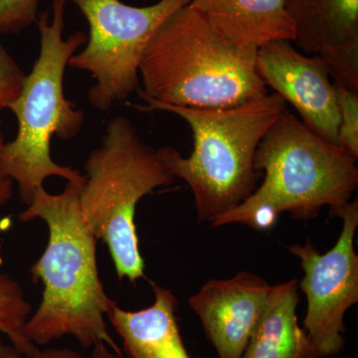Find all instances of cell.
<instances>
[{"label":"cell","instance_id":"obj_5","mask_svg":"<svg viewBox=\"0 0 358 358\" xmlns=\"http://www.w3.org/2000/svg\"><path fill=\"white\" fill-rule=\"evenodd\" d=\"M357 159L341 145L324 141L288 110L261 141L254 169L264 174L251 196L209 221L212 227L246 223L259 208L310 220L322 207L331 210L350 202L358 186Z\"/></svg>","mask_w":358,"mask_h":358},{"label":"cell","instance_id":"obj_1","mask_svg":"<svg viewBox=\"0 0 358 358\" xmlns=\"http://www.w3.org/2000/svg\"><path fill=\"white\" fill-rule=\"evenodd\" d=\"M80 188L67 182L62 192L51 194L42 186L17 215L21 222L40 219L48 228L46 248L30 268L33 282L43 285V293L26 322L25 334L37 346L64 336L74 338L84 348L103 343L122 357L106 322L117 301L110 298L99 274V240L85 222Z\"/></svg>","mask_w":358,"mask_h":358},{"label":"cell","instance_id":"obj_4","mask_svg":"<svg viewBox=\"0 0 358 358\" xmlns=\"http://www.w3.org/2000/svg\"><path fill=\"white\" fill-rule=\"evenodd\" d=\"M66 1L53 0L51 13L37 18L40 51L31 72L26 75L20 95L8 109L18 122L17 134L0 150V176L16 182L23 203H31L44 181L52 176L82 187L86 178L70 166H61L51 155L53 136L72 140L83 128L85 114L66 98L64 76L70 58L88 36L78 31L63 37Z\"/></svg>","mask_w":358,"mask_h":358},{"label":"cell","instance_id":"obj_15","mask_svg":"<svg viewBox=\"0 0 358 358\" xmlns=\"http://www.w3.org/2000/svg\"><path fill=\"white\" fill-rule=\"evenodd\" d=\"M31 305L26 300L20 284L7 274H0V334L21 355L32 357L39 348L25 334V324L31 315Z\"/></svg>","mask_w":358,"mask_h":358},{"label":"cell","instance_id":"obj_18","mask_svg":"<svg viewBox=\"0 0 358 358\" xmlns=\"http://www.w3.org/2000/svg\"><path fill=\"white\" fill-rule=\"evenodd\" d=\"M26 74L0 41V113L20 95Z\"/></svg>","mask_w":358,"mask_h":358},{"label":"cell","instance_id":"obj_6","mask_svg":"<svg viewBox=\"0 0 358 358\" xmlns=\"http://www.w3.org/2000/svg\"><path fill=\"white\" fill-rule=\"evenodd\" d=\"M79 201L85 222L107 245L120 280L145 278L134 215L138 202L174 176L159 150L141 140L133 122L117 115L106 127L101 145L84 164Z\"/></svg>","mask_w":358,"mask_h":358},{"label":"cell","instance_id":"obj_19","mask_svg":"<svg viewBox=\"0 0 358 358\" xmlns=\"http://www.w3.org/2000/svg\"><path fill=\"white\" fill-rule=\"evenodd\" d=\"M0 358H84L77 350L72 348H48L40 350L32 357L21 355L13 345H6L0 336Z\"/></svg>","mask_w":358,"mask_h":358},{"label":"cell","instance_id":"obj_17","mask_svg":"<svg viewBox=\"0 0 358 358\" xmlns=\"http://www.w3.org/2000/svg\"><path fill=\"white\" fill-rule=\"evenodd\" d=\"M40 0H0V34H16L36 22Z\"/></svg>","mask_w":358,"mask_h":358},{"label":"cell","instance_id":"obj_14","mask_svg":"<svg viewBox=\"0 0 358 358\" xmlns=\"http://www.w3.org/2000/svg\"><path fill=\"white\" fill-rule=\"evenodd\" d=\"M299 303L296 280L272 286L242 358H319L299 326Z\"/></svg>","mask_w":358,"mask_h":358},{"label":"cell","instance_id":"obj_3","mask_svg":"<svg viewBox=\"0 0 358 358\" xmlns=\"http://www.w3.org/2000/svg\"><path fill=\"white\" fill-rule=\"evenodd\" d=\"M134 106L143 112L164 110L185 120L192 131L188 157L171 147L159 148L160 159L174 178L185 180L194 196L199 223L236 208L257 189L256 150L273 124L287 110L277 93L210 109L178 107L145 101Z\"/></svg>","mask_w":358,"mask_h":358},{"label":"cell","instance_id":"obj_8","mask_svg":"<svg viewBox=\"0 0 358 358\" xmlns=\"http://www.w3.org/2000/svg\"><path fill=\"white\" fill-rule=\"evenodd\" d=\"M329 213L343 221L338 241L329 251L320 254L310 240L287 247L300 259L305 272L300 282L308 301L303 331L319 358L334 357L343 350L345 315L358 303V256L355 250L358 200Z\"/></svg>","mask_w":358,"mask_h":358},{"label":"cell","instance_id":"obj_22","mask_svg":"<svg viewBox=\"0 0 358 358\" xmlns=\"http://www.w3.org/2000/svg\"><path fill=\"white\" fill-rule=\"evenodd\" d=\"M4 143H6V141H4L3 134H2L1 129V122H0V150L3 148Z\"/></svg>","mask_w":358,"mask_h":358},{"label":"cell","instance_id":"obj_16","mask_svg":"<svg viewBox=\"0 0 358 358\" xmlns=\"http://www.w3.org/2000/svg\"><path fill=\"white\" fill-rule=\"evenodd\" d=\"M336 87L339 110L338 143L358 159V91Z\"/></svg>","mask_w":358,"mask_h":358},{"label":"cell","instance_id":"obj_20","mask_svg":"<svg viewBox=\"0 0 358 358\" xmlns=\"http://www.w3.org/2000/svg\"><path fill=\"white\" fill-rule=\"evenodd\" d=\"M13 181L11 179L0 176V206H3L13 199Z\"/></svg>","mask_w":358,"mask_h":358},{"label":"cell","instance_id":"obj_2","mask_svg":"<svg viewBox=\"0 0 358 358\" xmlns=\"http://www.w3.org/2000/svg\"><path fill=\"white\" fill-rule=\"evenodd\" d=\"M257 51L223 36L188 4L155 32L140 64L143 101L210 109L268 94L257 69Z\"/></svg>","mask_w":358,"mask_h":358},{"label":"cell","instance_id":"obj_13","mask_svg":"<svg viewBox=\"0 0 358 358\" xmlns=\"http://www.w3.org/2000/svg\"><path fill=\"white\" fill-rule=\"evenodd\" d=\"M287 0H192L189 6L223 36L259 49L278 40L294 41Z\"/></svg>","mask_w":358,"mask_h":358},{"label":"cell","instance_id":"obj_11","mask_svg":"<svg viewBox=\"0 0 358 358\" xmlns=\"http://www.w3.org/2000/svg\"><path fill=\"white\" fill-rule=\"evenodd\" d=\"M271 288L260 275L242 271L231 279H210L190 296L188 305L218 358L243 357Z\"/></svg>","mask_w":358,"mask_h":358},{"label":"cell","instance_id":"obj_7","mask_svg":"<svg viewBox=\"0 0 358 358\" xmlns=\"http://www.w3.org/2000/svg\"><path fill=\"white\" fill-rule=\"evenodd\" d=\"M89 24L86 46L68 66L95 79L89 102L108 112L140 88L143 52L160 26L192 0H157L150 6H128L121 0H71Z\"/></svg>","mask_w":358,"mask_h":358},{"label":"cell","instance_id":"obj_12","mask_svg":"<svg viewBox=\"0 0 358 358\" xmlns=\"http://www.w3.org/2000/svg\"><path fill=\"white\" fill-rule=\"evenodd\" d=\"M155 303L131 312L115 303L108 320L122 341L129 358H192L179 331L178 301L169 289L150 282Z\"/></svg>","mask_w":358,"mask_h":358},{"label":"cell","instance_id":"obj_10","mask_svg":"<svg viewBox=\"0 0 358 358\" xmlns=\"http://www.w3.org/2000/svg\"><path fill=\"white\" fill-rule=\"evenodd\" d=\"M294 42L320 56L334 84L358 91V0H287Z\"/></svg>","mask_w":358,"mask_h":358},{"label":"cell","instance_id":"obj_21","mask_svg":"<svg viewBox=\"0 0 358 358\" xmlns=\"http://www.w3.org/2000/svg\"><path fill=\"white\" fill-rule=\"evenodd\" d=\"M91 358H124V357L113 352L105 343H100L92 348Z\"/></svg>","mask_w":358,"mask_h":358},{"label":"cell","instance_id":"obj_9","mask_svg":"<svg viewBox=\"0 0 358 358\" xmlns=\"http://www.w3.org/2000/svg\"><path fill=\"white\" fill-rule=\"evenodd\" d=\"M257 69L266 86L291 103L310 131L339 145L336 87L320 56L306 55L289 40H278L258 49Z\"/></svg>","mask_w":358,"mask_h":358}]
</instances>
